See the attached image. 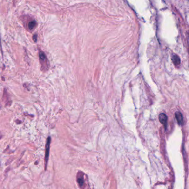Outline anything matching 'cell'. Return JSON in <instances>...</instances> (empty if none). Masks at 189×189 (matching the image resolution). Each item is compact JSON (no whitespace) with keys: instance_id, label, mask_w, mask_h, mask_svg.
Wrapping results in <instances>:
<instances>
[{"instance_id":"6da1fadb","label":"cell","mask_w":189,"mask_h":189,"mask_svg":"<svg viewBox=\"0 0 189 189\" xmlns=\"http://www.w3.org/2000/svg\"><path fill=\"white\" fill-rule=\"evenodd\" d=\"M51 138L49 137L47 139V143H46V149H45V167L47 166V164L48 160L49 157V148H50V144Z\"/></svg>"},{"instance_id":"7a4b0ae2","label":"cell","mask_w":189,"mask_h":189,"mask_svg":"<svg viewBox=\"0 0 189 189\" xmlns=\"http://www.w3.org/2000/svg\"><path fill=\"white\" fill-rule=\"evenodd\" d=\"M159 119L160 122L165 126V127L167 126L168 120V117L167 115L164 114V113H161V114H160V115H159Z\"/></svg>"},{"instance_id":"3957f363","label":"cell","mask_w":189,"mask_h":189,"mask_svg":"<svg viewBox=\"0 0 189 189\" xmlns=\"http://www.w3.org/2000/svg\"><path fill=\"white\" fill-rule=\"evenodd\" d=\"M175 118L176 119L178 124L180 125H182L183 124V123H184L182 114H181L180 111H176V112H175Z\"/></svg>"},{"instance_id":"277c9868","label":"cell","mask_w":189,"mask_h":189,"mask_svg":"<svg viewBox=\"0 0 189 189\" xmlns=\"http://www.w3.org/2000/svg\"><path fill=\"white\" fill-rule=\"evenodd\" d=\"M172 60H173L174 64L176 66L180 64V58L176 54H173V56H172Z\"/></svg>"},{"instance_id":"5b68a950","label":"cell","mask_w":189,"mask_h":189,"mask_svg":"<svg viewBox=\"0 0 189 189\" xmlns=\"http://www.w3.org/2000/svg\"><path fill=\"white\" fill-rule=\"evenodd\" d=\"M77 182H78L79 185H80L81 187H82L83 185H84V178H83L82 176H81L80 175H78V177H77Z\"/></svg>"},{"instance_id":"8992f818","label":"cell","mask_w":189,"mask_h":189,"mask_svg":"<svg viewBox=\"0 0 189 189\" xmlns=\"http://www.w3.org/2000/svg\"><path fill=\"white\" fill-rule=\"evenodd\" d=\"M35 25H36V22H35V21H32L30 22L29 24H28V27H29L30 29H32L34 28Z\"/></svg>"},{"instance_id":"52a82bcc","label":"cell","mask_w":189,"mask_h":189,"mask_svg":"<svg viewBox=\"0 0 189 189\" xmlns=\"http://www.w3.org/2000/svg\"><path fill=\"white\" fill-rule=\"evenodd\" d=\"M39 57H40V59L41 60H44L45 59V56L44 53L43 52H40V53H39Z\"/></svg>"},{"instance_id":"ba28073f","label":"cell","mask_w":189,"mask_h":189,"mask_svg":"<svg viewBox=\"0 0 189 189\" xmlns=\"http://www.w3.org/2000/svg\"><path fill=\"white\" fill-rule=\"evenodd\" d=\"M33 40L35 42L37 41V35H34L33 36Z\"/></svg>"},{"instance_id":"9c48e42d","label":"cell","mask_w":189,"mask_h":189,"mask_svg":"<svg viewBox=\"0 0 189 189\" xmlns=\"http://www.w3.org/2000/svg\"><path fill=\"white\" fill-rule=\"evenodd\" d=\"M1 134H0V136H1ZM0 139H1V137H0Z\"/></svg>"},{"instance_id":"30bf717a","label":"cell","mask_w":189,"mask_h":189,"mask_svg":"<svg viewBox=\"0 0 189 189\" xmlns=\"http://www.w3.org/2000/svg\"><path fill=\"white\" fill-rule=\"evenodd\" d=\"M0 108H1V105H0Z\"/></svg>"}]
</instances>
